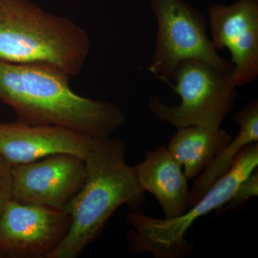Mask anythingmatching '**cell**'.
Returning <instances> with one entry per match:
<instances>
[{"label": "cell", "instance_id": "ba28073f", "mask_svg": "<svg viewBox=\"0 0 258 258\" xmlns=\"http://www.w3.org/2000/svg\"><path fill=\"white\" fill-rule=\"evenodd\" d=\"M85 176L84 159L69 154H55L13 166V199L19 203L64 210L81 189Z\"/></svg>", "mask_w": 258, "mask_h": 258}, {"label": "cell", "instance_id": "5bb4252c", "mask_svg": "<svg viewBox=\"0 0 258 258\" xmlns=\"http://www.w3.org/2000/svg\"><path fill=\"white\" fill-rule=\"evenodd\" d=\"M258 195V170L252 171L248 177L241 183L235 195H233L228 205L223 207L227 210L238 208L249 198L257 197Z\"/></svg>", "mask_w": 258, "mask_h": 258}, {"label": "cell", "instance_id": "9c48e42d", "mask_svg": "<svg viewBox=\"0 0 258 258\" xmlns=\"http://www.w3.org/2000/svg\"><path fill=\"white\" fill-rule=\"evenodd\" d=\"M208 23L212 45L228 49L237 87L258 77V0H236L230 5L213 3Z\"/></svg>", "mask_w": 258, "mask_h": 258}, {"label": "cell", "instance_id": "7a4b0ae2", "mask_svg": "<svg viewBox=\"0 0 258 258\" xmlns=\"http://www.w3.org/2000/svg\"><path fill=\"white\" fill-rule=\"evenodd\" d=\"M86 176L64 210L69 232L47 258H76L93 242L121 205L139 208L143 189L134 167L125 160V145L118 139H101L84 159Z\"/></svg>", "mask_w": 258, "mask_h": 258}, {"label": "cell", "instance_id": "8992f818", "mask_svg": "<svg viewBox=\"0 0 258 258\" xmlns=\"http://www.w3.org/2000/svg\"><path fill=\"white\" fill-rule=\"evenodd\" d=\"M157 23L155 50L147 69L154 77L170 82L176 66L187 60L202 61L220 72L232 70L219 55L208 35V20L185 0H149Z\"/></svg>", "mask_w": 258, "mask_h": 258}, {"label": "cell", "instance_id": "6da1fadb", "mask_svg": "<svg viewBox=\"0 0 258 258\" xmlns=\"http://www.w3.org/2000/svg\"><path fill=\"white\" fill-rule=\"evenodd\" d=\"M71 76L44 63L0 60V101L30 125H60L102 139L124 124L126 116L108 102L79 96Z\"/></svg>", "mask_w": 258, "mask_h": 258}, {"label": "cell", "instance_id": "7c38bea8", "mask_svg": "<svg viewBox=\"0 0 258 258\" xmlns=\"http://www.w3.org/2000/svg\"><path fill=\"white\" fill-rule=\"evenodd\" d=\"M232 119L240 126L238 134L222 148L212 162L198 176L189 191V208L198 203L215 182L230 170L239 153L258 142V101L249 102L236 111Z\"/></svg>", "mask_w": 258, "mask_h": 258}, {"label": "cell", "instance_id": "5b68a950", "mask_svg": "<svg viewBox=\"0 0 258 258\" xmlns=\"http://www.w3.org/2000/svg\"><path fill=\"white\" fill-rule=\"evenodd\" d=\"M179 96L178 106H168L158 96L149 99V108L163 122L176 128H220L235 105L237 87L233 71L223 73L197 60L180 62L167 83Z\"/></svg>", "mask_w": 258, "mask_h": 258}, {"label": "cell", "instance_id": "3957f363", "mask_svg": "<svg viewBox=\"0 0 258 258\" xmlns=\"http://www.w3.org/2000/svg\"><path fill=\"white\" fill-rule=\"evenodd\" d=\"M91 51L88 32L31 0H0V60L44 63L78 76Z\"/></svg>", "mask_w": 258, "mask_h": 258}, {"label": "cell", "instance_id": "30bf717a", "mask_svg": "<svg viewBox=\"0 0 258 258\" xmlns=\"http://www.w3.org/2000/svg\"><path fill=\"white\" fill-rule=\"evenodd\" d=\"M100 140L60 125L0 122V156L11 166L55 154L85 159Z\"/></svg>", "mask_w": 258, "mask_h": 258}, {"label": "cell", "instance_id": "9a60e30c", "mask_svg": "<svg viewBox=\"0 0 258 258\" xmlns=\"http://www.w3.org/2000/svg\"><path fill=\"white\" fill-rule=\"evenodd\" d=\"M12 199L11 166L0 156V218Z\"/></svg>", "mask_w": 258, "mask_h": 258}, {"label": "cell", "instance_id": "8fae6325", "mask_svg": "<svg viewBox=\"0 0 258 258\" xmlns=\"http://www.w3.org/2000/svg\"><path fill=\"white\" fill-rule=\"evenodd\" d=\"M134 168L141 187L157 199L164 218L180 216L188 210V179L167 148L149 151L145 159Z\"/></svg>", "mask_w": 258, "mask_h": 258}, {"label": "cell", "instance_id": "4fadbf2b", "mask_svg": "<svg viewBox=\"0 0 258 258\" xmlns=\"http://www.w3.org/2000/svg\"><path fill=\"white\" fill-rule=\"evenodd\" d=\"M232 139L230 134L221 128L194 125L177 128L166 148L184 168L187 179H191L200 175Z\"/></svg>", "mask_w": 258, "mask_h": 258}, {"label": "cell", "instance_id": "277c9868", "mask_svg": "<svg viewBox=\"0 0 258 258\" xmlns=\"http://www.w3.org/2000/svg\"><path fill=\"white\" fill-rule=\"evenodd\" d=\"M258 144L246 146L235 158L230 170L220 178L198 203L183 215L173 218L147 216L139 208H134L126 221L134 230L128 233L131 253L147 252L156 258H181L192 245L185 239L194 222L215 210L223 208L249 174L257 169Z\"/></svg>", "mask_w": 258, "mask_h": 258}, {"label": "cell", "instance_id": "52a82bcc", "mask_svg": "<svg viewBox=\"0 0 258 258\" xmlns=\"http://www.w3.org/2000/svg\"><path fill=\"white\" fill-rule=\"evenodd\" d=\"M70 225L64 210L12 199L0 218V258H47Z\"/></svg>", "mask_w": 258, "mask_h": 258}]
</instances>
